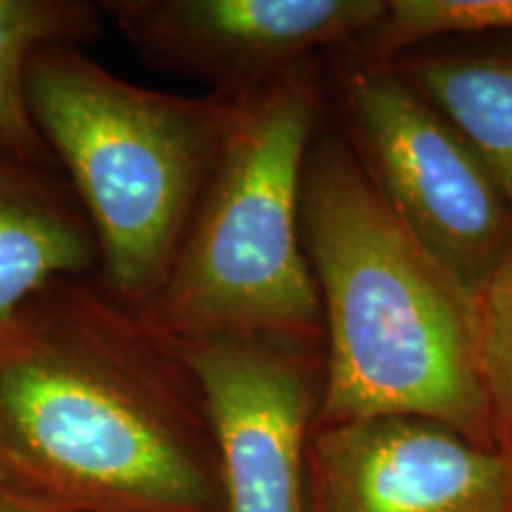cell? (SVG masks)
<instances>
[{"label":"cell","mask_w":512,"mask_h":512,"mask_svg":"<svg viewBox=\"0 0 512 512\" xmlns=\"http://www.w3.org/2000/svg\"><path fill=\"white\" fill-rule=\"evenodd\" d=\"M0 489L43 512H223L195 377L91 278L0 325Z\"/></svg>","instance_id":"obj_1"},{"label":"cell","mask_w":512,"mask_h":512,"mask_svg":"<svg viewBox=\"0 0 512 512\" xmlns=\"http://www.w3.org/2000/svg\"><path fill=\"white\" fill-rule=\"evenodd\" d=\"M299 221L323 316L316 425L415 415L498 448L472 297L335 133L318 131L309 147Z\"/></svg>","instance_id":"obj_2"},{"label":"cell","mask_w":512,"mask_h":512,"mask_svg":"<svg viewBox=\"0 0 512 512\" xmlns=\"http://www.w3.org/2000/svg\"><path fill=\"white\" fill-rule=\"evenodd\" d=\"M27 88L36 128L98 238V285L140 313L183 245L238 98L152 91L79 46L41 50Z\"/></svg>","instance_id":"obj_3"},{"label":"cell","mask_w":512,"mask_h":512,"mask_svg":"<svg viewBox=\"0 0 512 512\" xmlns=\"http://www.w3.org/2000/svg\"><path fill=\"white\" fill-rule=\"evenodd\" d=\"M309 64L240 95L183 245L136 316L169 344L285 339L323 347L302 242V176L320 131Z\"/></svg>","instance_id":"obj_4"},{"label":"cell","mask_w":512,"mask_h":512,"mask_svg":"<svg viewBox=\"0 0 512 512\" xmlns=\"http://www.w3.org/2000/svg\"><path fill=\"white\" fill-rule=\"evenodd\" d=\"M342 102L344 140L370 183L475 299L512 240V207L494 176L392 62L349 69Z\"/></svg>","instance_id":"obj_5"},{"label":"cell","mask_w":512,"mask_h":512,"mask_svg":"<svg viewBox=\"0 0 512 512\" xmlns=\"http://www.w3.org/2000/svg\"><path fill=\"white\" fill-rule=\"evenodd\" d=\"M171 347L200 387L219 460L223 512H311L306 458L323 347L285 339Z\"/></svg>","instance_id":"obj_6"},{"label":"cell","mask_w":512,"mask_h":512,"mask_svg":"<svg viewBox=\"0 0 512 512\" xmlns=\"http://www.w3.org/2000/svg\"><path fill=\"white\" fill-rule=\"evenodd\" d=\"M100 8L150 67L240 98L318 50L356 46L387 0H102Z\"/></svg>","instance_id":"obj_7"},{"label":"cell","mask_w":512,"mask_h":512,"mask_svg":"<svg viewBox=\"0 0 512 512\" xmlns=\"http://www.w3.org/2000/svg\"><path fill=\"white\" fill-rule=\"evenodd\" d=\"M311 512H512V456L415 415L313 425Z\"/></svg>","instance_id":"obj_8"},{"label":"cell","mask_w":512,"mask_h":512,"mask_svg":"<svg viewBox=\"0 0 512 512\" xmlns=\"http://www.w3.org/2000/svg\"><path fill=\"white\" fill-rule=\"evenodd\" d=\"M98 271V238L72 185L0 150V325L50 285Z\"/></svg>","instance_id":"obj_9"},{"label":"cell","mask_w":512,"mask_h":512,"mask_svg":"<svg viewBox=\"0 0 512 512\" xmlns=\"http://www.w3.org/2000/svg\"><path fill=\"white\" fill-rule=\"evenodd\" d=\"M394 69L475 150L512 207V53H403Z\"/></svg>","instance_id":"obj_10"},{"label":"cell","mask_w":512,"mask_h":512,"mask_svg":"<svg viewBox=\"0 0 512 512\" xmlns=\"http://www.w3.org/2000/svg\"><path fill=\"white\" fill-rule=\"evenodd\" d=\"M100 3L0 0V150L55 171V157L29 107V64L53 46H88L102 36Z\"/></svg>","instance_id":"obj_11"},{"label":"cell","mask_w":512,"mask_h":512,"mask_svg":"<svg viewBox=\"0 0 512 512\" xmlns=\"http://www.w3.org/2000/svg\"><path fill=\"white\" fill-rule=\"evenodd\" d=\"M512 29V0H387L361 41L363 60L392 62L432 38Z\"/></svg>","instance_id":"obj_12"},{"label":"cell","mask_w":512,"mask_h":512,"mask_svg":"<svg viewBox=\"0 0 512 512\" xmlns=\"http://www.w3.org/2000/svg\"><path fill=\"white\" fill-rule=\"evenodd\" d=\"M475 337L482 387L496 446L512 456V240L475 299Z\"/></svg>","instance_id":"obj_13"},{"label":"cell","mask_w":512,"mask_h":512,"mask_svg":"<svg viewBox=\"0 0 512 512\" xmlns=\"http://www.w3.org/2000/svg\"><path fill=\"white\" fill-rule=\"evenodd\" d=\"M0 512H43L34 508V505L19 501V498H15L12 494H8V491L0 489Z\"/></svg>","instance_id":"obj_14"}]
</instances>
